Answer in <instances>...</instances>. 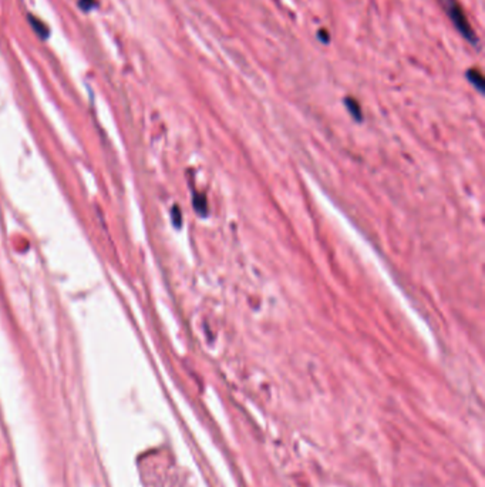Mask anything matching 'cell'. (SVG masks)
<instances>
[{
  "label": "cell",
  "instance_id": "6da1fadb",
  "mask_svg": "<svg viewBox=\"0 0 485 487\" xmlns=\"http://www.w3.org/2000/svg\"><path fill=\"white\" fill-rule=\"evenodd\" d=\"M442 5H444L446 13H447V16L450 17V20H451V23H453L454 27L458 30L461 36L466 38L467 42L473 46V47H478V37H477L474 29L471 27V25H470L468 19H467L464 9L460 6V3H458L457 0H442Z\"/></svg>",
  "mask_w": 485,
  "mask_h": 487
},
{
  "label": "cell",
  "instance_id": "3957f363",
  "mask_svg": "<svg viewBox=\"0 0 485 487\" xmlns=\"http://www.w3.org/2000/svg\"><path fill=\"white\" fill-rule=\"evenodd\" d=\"M345 104L347 110H349V113H350L353 117H354V120H357V121H362V118H363V115H362V109H360V106H359V103L354 100V98H351V97H347L345 98Z\"/></svg>",
  "mask_w": 485,
  "mask_h": 487
},
{
  "label": "cell",
  "instance_id": "5b68a950",
  "mask_svg": "<svg viewBox=\"0 0 485 487\" xmlns=\"http://www.w3.org/2000/svg\"><path fill=\"white\" fill-rule=\"evenodd\" d=\"M80 7L83 9L84 12H90L93 7H96V0H80Z\"/></svg>",
  "mask_w": 485,
  "mask_h": 487
},
{
  "label": "cell",
  "instance_id": "7a4b0ae2",
  "mask_svg": "<svg viewBox=\"0 0 485 487\" xmlns=\"http://www.w3.org/2000/svg\"><path fill=\"white\" fill-rule=\"evenodd\" d=\"M466 76L467 78H468V82L473 84L475 89L481 91V93L484 91V77H482V74H481L477 69H474L473 67V69L467 70Z\"/></svg>",
  "mask_w": 485,
  "mask_h": 487
},
{
  "label": "cell",
  "instance_id": "277c9868",
  "mask_svg": "<svg viewBox=\"0 0 485 487\" xmlns=\"http://www.w3.org/2000/svg\"><path fill=\"white\" fill-rule=\"evenodd\" d=\"M29 20H30V25L34 29V32L37 33L38 37L43 38V40L49 37V29L46 27L45 23H41L37 17H33V16H29Z\"/></svg>",
  "mask_w": 485,
  "mask_h": 487
},
{
  "label": "cell",
  "instance_id": "8992f818",
  "mask_svg": "<svg viewBox=\"0 0 485 487\" xmlns=\"http://www.w3.org/2000/svg\"><path fill=\"white\" fill-rule=\"evenodd\" d=\"M318 38H319L323 45H329V43H330V34H329V32L325 30V29H320L319 33H318Z\"/></svg>",
  "mask_w": 485,
  "mask_h": 487
}]
</instances>
